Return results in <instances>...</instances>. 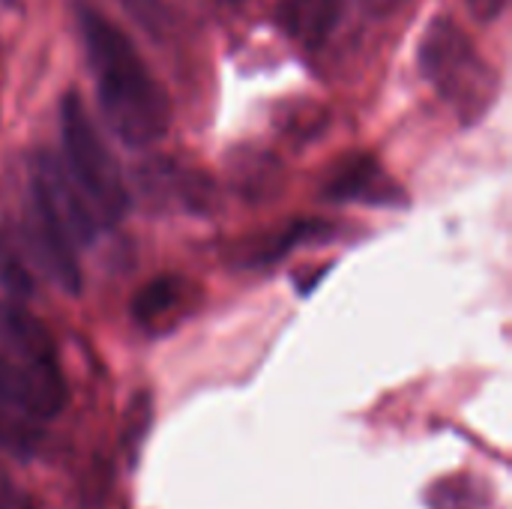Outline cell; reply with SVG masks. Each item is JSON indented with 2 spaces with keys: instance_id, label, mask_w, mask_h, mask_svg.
<instances>
[{
  "instance_id": "6da1fadb",
  "label": "cell",
  "mask_w": 512,
  "mask_h": 509,
  "mask_svg": "<svg viewBox=\"0 0 512 509\" xmlns=\"http://www.w3.org/2000/svg\"><path fill=\"white\" fill-rule=\"evenodd\" d=\"M78 27L108 129L129 147L156 144L171 126L165 87L147 69L135 42L114 21L96 9H84Z\"/></svg>"
},
{
  "instance_id": "7a4b0ae2",
  "label": "cell",
  "mask_w": 512,
  "mask_h": 509,
  "mask_svg": "<svg viewBox=\"0 0 512 509\" xmlns=\"http://www.w3.org/2000/svg\"><path fill=\"white\" fill-rule=\"evenodd\" d=\"M420 69L435 90L459 111L462 120H477L495 102L498 72L480 57L465 30L450 18H435L420 42Z\"/></svg>"
},
{
  "instance_id": "3957f363",
  "label": "cell",
  "mask_w": 512,
  "mask_h": 509,
  "mask_svg": "<svg viewBox=\"0 0 512 509\" xmlns=\"http://www.w3.org/2000/svg\"><path fill=\"white\" fill-rule=\"evenodd\" d=\"M0 360L15 372L33 411L51 423L69 402L60 354L48 327L18 303H0Z\"/></svg>"
},
{
  "instance_id": "277c9868",
  "label": "cell",
  "mask_w": 512,
  "mask_h": 509,
  "mask_svg": "<svg viewBox=\"0 0 512 509\" xmlns=\"http://www.w3.org/2000/svg\"><path fill=\"white\" fill-rule=\"evenodd\" d=\"M60 135H63V165L102 225L117 222L129 207V186L120 162L108 150L96 123L75 93L60 102Z\"/></svg>"
},
{
  "instance_id": "5b68a950",
  "label": "cell",
  "mask_w": 512,
  "mask_h": 509,
  "mask_svg": "<svg viewBox=\"0 0 512 509\" xmlns=\"http://www.w3.org/2000/svg\"><path fill=\"white\" fill-rule=\"evenodd\" d=\"M21 255L27 258L30 270L42 273L51 285H57L66 294H78L81 291V267L75 258V246L72 240L60 231V225L36 204V198L27 192L24 198V210L18 225H9Z\"/></svg>"
},
{
  "instance_id": "8992f818",
  "label": "cell",
  "mask_w": 512,
  "mask_h": 509,
  "mask_svg": "<svg viewBox=\"0 0 512 509\" xmlns=\"http://www.w3.org/2000/svg\"><path fill=\"white\" fill-rule=\"evenodd\" d=\"M36 204L60 225V231L72 240V246H87L102 222L96 219L93 207L69 177L63 159L54 153H33L30 156V189H27Z\"/></svg>"
},
{
  "instance_id": "52a82bcc",
  "label": "cell",
  "mask_w": 512,
  "mask_h": 509,
  "mask_svg": "<svg viewBox=\"0 0 512 509\" xmlns=\"http://www.w3.org/2000/svg\"><path fill=\"white\" fill-rule=\"evenodd\" d=\"M135 186L150 207L183 210V213H210L219 204L216 180L189 162L159 156L135 171Z\"/></svg>"
},
{
  "instance_id": "ba28073f",
  "label": "cell",
  "mask_w": 512,
  "mask_h": 509,
  "mask_svg": "<svg viewBox=\"0 0 512 509\" xmlns=\"http://www.w3.org/2000/svg\"><path fill=\"white\" fill-rule=\"evenodd\" d=\"M45 426L15 372L0 360V450L15 459H33L45 441Z\"/></svg>"
},
{
  "instance_id": "9c48e42d",
  "label": "cell",
  "mask_w": 512,
  "mask_h": 509,
  "mask_svg": "<svg viewBox=\"0 0 512 509\" xmlns=\"http://www.w3.org/2000/svg\"><path fill=\"white\" fill-rule=\"evenodd\" d=\"M198 297H201V291L192 282H186L180 276H159L138 288L129 312L141 330L162 333V330L177 327V321L195 309Z\"/></svg>"
},
{
  "instance_id": "30bf717a",
  "label": "cell",
  "mask_w": 512,
  "mask_h": 509,
  "mask_svg": "<svg viewBox=\"0 0 512 509\" xmlns=\"http://www.w3.org/2000/svg\"><path fill=\"white\" fill-rule=\"evenodd\" d=\"M330 201H366V204H393L399 189L381 168L375 156H348L342 159L324 183Z\"/></svg>"
},
{
  "instance_id": "8fae6325",
  "label": "cell",
  "mask_w": 512,
  "mask_h": 509,
  "mask_svg": "<svg viewBox=\"0 0 512 509\" xmlns=\"http://www.w3.org/2000/svg\"><path fill=\"white\" fill-rule=\"evenodd\" d=\"M342 18V0H282L276 6L279 30L303 48H321Z\"/></svg>"
},
{
  "instance_id": "7c38bea8",
  "label": "cell",
  "mask_w": 512,
  "mask_h": 509,
  "mask_svg": "<svg viewBox=\"0 0 512 509\" xmlns=\"http://www.w3.org/2000/svg\"><path fill=\"white\" fill-rule=\"evenodd\" d=\"M0 285L18 297H27L33 291V270L27 258L21 255L12 228L0 231Z\"/></svg>"
},
{
  "instance_id": "4fadbf2b",
  "label": "cell",
  "mask_w": 512,
  "mask_h": 509,
  "mask_svg": "<svg viewBox=\"0 0 512 509\" xmlns=\"http://www.w3.org/2000/svg\"><path fill=\"white\" fill-rule=\"evenodd\" d=\"M150 426H153V399L147 390H141L132 396V402L126 408V420H123V453L132 465L141 456V447L150 435Z\"/></svg>"
},
{
  "instance_id": "5bb4252c",
  "label": "cell",
  "mask_w": 512,
  "mask_h": 509,
  "mask_svg": "<svg viewBox=\"0 0 512 509\" xmlns=\"http://www.w3.org/2000/svg\"><path fill=\"white\" fill-rule=\"evenodd\" d=\"M0 509H39L36 501L9 477L3 465H0Z\"/></svg>"
},
{
  "instance_id": "9a60e30c",
  "label": "cell",
  "mask_w": 512,
  "mask_h": 509,
  "mask_svg": "<svg viewBox=\"0 0 512 509\" xmlns=\"http://www.w3.org/2000/svg\"><path fill=\"white\" fill-rule=\"evenodd\" d=\"M468 6L480 21H495L507 9V0H468Z\"/></svg>"
},
{
  "instance_id": "2e32d148",
  "label": "cell",
  "mask_w": 512,
  "mask_h": 509,
  "mask_svg": "<svg viewBox=\"0 0 512 509\" xmlns=\"http://www.w3.org/2000/svg\"><path fill=\"white\" fill-rule=\"evenodd\" d=\"M360 3H363V9L372 12V15H390V12H396L399 6H405L408 0H360Z\"/></svg>"
}]
</instances>
